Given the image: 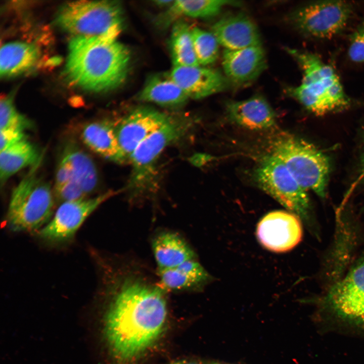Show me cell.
<instances>
[{
	"label": "cell",
	"mask_w": 364,
	"mask_h": 364,
	"mask_svg": "<svg viewBox=\"0 0 364 364\" xmlns=\"http://www.w3.org/2000/svg\"><path fill=\"white\" fill-rule=\"evenodd\" d=\"M111 295L105 317L106 337L114 355L128 360L149 347L162 332L166 291L141 267L125 263L109 285Z\"/></svg>",
	"instance_id": "1"
},
{
	"label": "cell",
	"mask_w": 364,
	"mask_h": 364,
	"mask_svg": "<svg viewBox=\"0 0 364 364\" xmlns=\"http://www.w3.org/2000/svg\"><path fill=\"white\" fill-rule=\"evenodd\" d=\"M130 62L128 49L116 39L73 37L69 43L65 74L78 87L105 92L125 82Z\"/></svg>",
	"instance_id": "2"
},
{
	"label": "cell",
	"mask_w": 364,
	"mask_h": 364,
	"mask_svg": "<svg viewBox=\"0 0 364 364\" xmlns=\"http://www.w3.org/2000/svg\"><path fill=\"white\" fill-rule=\"evenodd\" d=\"M302 73L301 83L289 88V93L316 115L347 108L351 103L335 68L317 55L288 49Z\"/></svg>",
	"instance_id": "3"
},
{
	"label": "cell",
	"mask_w": 364,
	"mask_h": 364,
	"mask_svg": "<svg viewBox=\"0 0 364 364\" xmlns=\"http://www.w3.org/2000/svg\"><path fill=\"white\" fill-rule=\"evenodd\" d=\"M268 148L271 155L283 162L303 189L325 196L330 163L324 153L312 144L285 132L273 135Z\"/></svg>",
	"instance_id": "4"
},
{
	"label": "cell",
	"mask_w": 364,
	"mask_h": 364,
	"mask_svg": "<svg viewBox=\"0 0 364 364\" xmlns=\"http://www.w3.org/2000/svg\"><path fill=\"white\" fill-rule=\"evenodd\" d=\"M39 163L33 166L12 191L7 217L12 231L38 232L52 217L53 192L50 184L36 172Z\"/></svg>",
	"instance_id": "5"
},
{
	"label": "cell",
	"mask_w": 364,
	"mask_h": 364,
	"mask_svg": "<svg viewBox=\"0 0 364 364\" xmlns=\"http://www.w3.org/2000/svg\"><path fill=\"white\" fill-rule=\"evenodd\" d=\"M58 25L74 37L116 39L124 21L117 1L72 2L64 5L57 16Z\"/></svg>",
	"instance_id": "6"
},
{
	"label": "cell",
	"mask_w": 364,
	"mask_h": 364,
	"mask_svg": "<svg viewBox=\"0 0 364 364\" xmlns=\"http://www.w3.org/2000/svg\"><path fill=\"white\" fill-rule=\"evenodd\" d=\"M192 125L190 119L169 116L159 128L147 138L132 154V172L128 186L132 194L141 193L154 179L156 162L166 147L182 138Z\"/></svg>",
	"instance_id": "7"
},
{
	"label": "cell",
	"mask_w": 364,
	"mask_h": 364,
	"mask_svg": "<svg viewBox=\"0 0 364 364\" xmlns=\"http://www.w3.org/2000/svg\"><path fill=\"white\" fill-rule=\"evenodd\" d=\"M353 11V5L347 1H318L297 8L289 20L294 28L306 36L328 39L343 31Z\"/></svg>",
	"instance_id": "8"
},
{
	"label": "cell",
	"mask_w": 364,
	"mask_h": 364,
	"mask_svg": "<svg viewBox=\"0 0 364 364\" xmlns=\"http://www.w3.org/2000/svg\"><path fill=\"white\" fill-rule=\"evenodd\" d=\"M259 186L293 213L306 218L309 208L307 192L279 158L270 155L255 173Z\"/></svg>",
	"instance_id": "9"
},
{
	"label": "cell",
	"mask_w": 364,
	"mask_h": 364,
	"mask_svg": "<svg viewBox=\"0 0 364 364\" xmlns=\"http://www.w3.org/2000/svg\"><path fill=\"white\" fill-rule=\"evenodd\" d=\"M114 194L109 191L92 198L63 202L49 221L38 231V236L52 243L70 239L86 218Z\"/></svg>",
	"instance_id": "10"
},
{
	"label": "cell",
	"mask_w": 364,
	"mask_h": 364,
	"mask_svg": "<svg viewBox=\"0 0 364 364\" xmlns=\"http://www.w3.org/2000/svg\"><path fill=\"white\" fill-rule=\"evenodd\" d=\"M169 117L150 107H140L113 122L119 146L127 162L138 147Z\"/></svg>",
	"instance_id": "11"
},
{
	"label": "cell",
	"mask_w": 364,
	"mask_h": 364,
	"mask_svg": "<svg viewBox=\"0 0 364 364\" xmlns=\"http://www.w3.org/2000/svg\"><path fill=\"white\" fill-rule=\"evenodd\" d=\"M256 235L261 244L277 253L292 250L301 241L302 228L298 216L291 212L271 211L259 221Z\"/></svg>",
	"instance_id": "12"
},
{
	"label": "cell",
	"mask_w": 364,
	"mask_h": 364,
	"mask_svg": "<svg viewBox=\"0 0 364 364\" xmlns=\"http://www.w3.org/2000/svg\"><path fill=\"white\" fill-rule=\"evenodd\" d=\"M328 299L340 317L364 326V261L332 288Z\"/></svg>",
	"instance_id": "13"
},
{
	"label": "cell",
	"mask_w": 364,
	"mask_h": 364,
	"mask_svg": "<svg viewBox=\"0 0 364 364\" xmlns=\"http://www.w3.org/2000/svg\"><path fill=\"white\" fill-rule=\"evenodd\" d=\"M171 78L189 98L199 99L225 90L229 80L216 70L198 66H173Z\"/></svg>",
	"instance_id": "14"
},
{
	"label": "cell",
	"mask_w": 364,
	"mask_h": 364,
	"mask_svg": "<svg viewBox=\"0 0 364 364\" xmlns=\"http://www.w3.org/2000/svg\"><path fill=\"white\" fill-rule=\"evenodd\" d=\"M222 65L229 81L247 83L256 79L266 68L265 53L261 46L236 50L225 49Z\"/></svg>",
	"instance_id": "15"
},
{
	"label": "cell",
	"mask_w": 364,
	"mask_h": 364,
	"mask_svg": "<svg viewBox=\"0 0 364 364\" xmlns=\"http://www.w3.org/2000/svg\"><path fill=\"white\" fill-rule=\"evenodd\" d=\"M212 32L225 49L236 50L261 46L259 30L254 22L243 14L223 17L212 27Z\"/></svg>",
	"instance_id": "16"
},
{
	"label": "cell",
	"mask_w": 364,
	"mask_h": 364,
	"mask_svg": "<svg viewBox=\"0 0 364 364\" xmlns=\"http://www.w3.org/2000/svg\"><path fill=\"white\" fill-rule=\"evenodd\" d=\"M226 111L232 121L250 129H266L275 124L274 110L260 96L243 101H230L226 105Z\"/></svg>",
	"instance_id": "17"
},
{
	"label": "cell",
	"mask_w": 364,
	"mask_h": 364,
	"mask_svg": "<svg viewBox=\"0 0 364 364\" xmlns=\"http://www.w3.org/2000/svg\"><path fill=\"white\" fill-rule=\"evenodd\" d=\"M80 138L88 149L100 156L119 164L127 162L118 143L113 121L103 120L85 123L81 129Z\"/></svg>",
	"instance_id": "18"
},
{
	"label": "cell",
	"mask_w": 364,
	"mask_h": 364,
	"mask_svg": "<svg viewBox=\"0 0 364 364\" xmlns=\"http://www.w3.org/2000/svg\"><path fill=\"white\" fill-rule=\"evenodd\" d=\"M157 275L159 284L166 292L199 290L212 280L196 258L173 268L157 269Z\"/></svg>",
	"instance_id": "19"
},
{
	"label": "cell",
	"mask_w": 364,
	"mask_h": 364,
	"mask_svg": "<svg viewBox=\"0 0 364 364\" xmlns=\"http://www.w3.org/2000/svg\"><path fill=\"white\" fill-rule=\"evenodd\" d=\"M151 246L157 269L173 268L196 258L190 245L174 232H160L154 237Z\"/></svg>",
	"instance_id": "20"
},
{
	"label": "cell",
	"mask_w": 364,
	"mask_h": 364,
	"mask_svg": "<svg viewBox=\"0 0 364 364\" xmlns=\"http://www.w3.org/2000/svg\"><path fill=\"white\" fill-rule=\"evenodd\" d=\"M138 98L142 101L167 108L181 106L189 99L169 73L156 74L149 77Z\"/></svg>",
	"instance_id": "21"
},
{
	"label": "cell",
	"mask_w": 364,
	"mask_h": 364,
	"mask_svg": "<svg viewBox=\"0 0 364 364\" xmlns=\"http://www.w3.org/2000/svg\"><path fill=\"white\" fill-rule=\"evenodd\" d=\"M39 57L38 49L23 41L4 44L0 51V74L2 77L20 74L33 67Z\"/></svg>",
	"instance_id": "22"
},
{
	"label": "cell",
	"mask_w": 364,
	"mask_h": 364,
	"mask_svg": "<svg viewBox=\"0 0 364 364\" xmlns=\"http://www.w3.org/2000/svg\"><path fill=\"white\" fill-rule=\"evenodd\" d=\"M61 158L68 163L74 180L86 196L96 190L98 184L97 169L88 154L75 143L69 142L64 145Z\"/></svg>",
	"instance_id": "23"
},
{
	"label": "cell",
	"mask_w": 364,
	"mask_h": 364,
	"mask_svg": "<svg viewBox=\"0 0 364 364\" xmlns=\"http://www.w3.org/2000/svg\"><path fill=\"white\" fill-rule=\"evenodd\" d=\"M40 153L28 139L22 141L0 153V179L2 184L19 170L41 162Z\"/></svg>",
	"instance_id": "24"
},
{
	"label": "cell",
	"mask_w": 364,
	"mask_h": 364,
	"mask_svg": "<svg viewBox=\"0 0 364 364\" xmlns=\"http://www.w3.org/2000/svg\"><path fill=\"white\" fill-rule=\"evenodd\" d=\"M170 48L173 66H200L194 51L191 29L185 22L178 21L173 24Z\"/></svg>",
	"instance_id": "25"
},
{
	"label": "cell",
	"mask_w": 364,
	"mask_h": 364,
	"mask_svg": "<svg viewBox=\"0 0 364 364\" xmlns=\"http://www.w3.org/2000/svg\"><path fill=\"white\" fill-rule=\"evenodd\" d=\"M239 2L218 0H177L170 6L168 13L192 18H203L218 15L228 5L238 6Z\"/></svg>",
	"instance_id": "26"
},
{
	"label": "cell",
	"mask_w": 364,
	"mask_h": 364,
	"mask_svg": "<svg viewBox=\"0 0 364 364\" xmlns=\"http://www.w3.org/2000/svg\"><path fill=\"white\" fill-rule=\"evenodd\" d=\"M191 34L199 65H207L215 62L218 56L219 44L212 32L195 27L191 29Z\"/></svg>",
	"instance_id": "27"
},
{
	"label": "cell",
	"mask_w": 364,
	"mask_h": 364,
	"mask_svg": "<svg viewBox=\"0 0 364 364\" xmlns=\"http://www.w3.org/2000/svg\"><path fill=\"white\" fill-rule=\"evenodd\" d=\"M32 124L26 117L16 109L12 97L1 98L0 103V129L17 128L25 130Z\"/></svg>",
	"instance_id": "28"
},
{
	"label": "cell",
	"mask_w": 364,
	"mask_h": 364,
	"mask_svg": "<svg viewBox=\"0 0 364 364\" xmlns=\"http://www.w3.org/2000/svg\"><path fill=\"white\" fill-rule=\"evenodd\" d=\"M348 56L353 62H364V20L357 26L349 37Z\"/></svg>",
	"instance_id": "29"
},
{
	"label": "cell",
	"mask_w": 364,
	"mask_h": 364,
	"mask_svg": "<svg viewBox=\"0 0 364 364\" xmlns=\"http://www.w3.org/2000/svg\"><path fill=\"white\" fill-rule=\"evenodd\" d=\"M54 193L62 202L79 199L86 196L80 186L74 180L55 187Z\"/></svg>",
	"instance_id": "30"
},
{
	"label": "cell",
	"mask_w": 364,
	"mask_h": 364,
	"mask_svg": "<svg viewBox=\"0 0 364 364\" xmlns=\"http://www.w3.org/2000/svg\"><path fill=\"white\" fill-rule=\"evenodd\" d=\"M27 139L25 131L17 128L0 129L1 151L22 141Z\"/></svg>",
	"instance_id": "31"
},
{
	"label": "cell",
	"mask_w": 364,
	"mask_h": 364,
	"mask_svg": "<svg viewBox=\"0 0 364 364\" xmlns=\"http://www.w3.org/2000/svg\"><path fill=\"white\" fill-rule=\"evenodd\" d=\"M72 180L75 181L70 166L65 160L60 158L55 175V187L63 185Z\"/></svg>",
	"instance_id": "32"
},
{
	"label": "cell",
	"mask_w": 364,
	"mask_h": 364,
	"mask_svg": "<svg viewBox=\"0 0 364 364\" xmlns=\"http://www.w3.org/2000/svg\"><path fill=\"white\" fill-rule=\"evenodd\" d=\"M174 1H154L153 3L158 6L165 7L170 6Z\"/></svg>",
	"instance_id": "33"
},
{
	"label": "cell",
	"mask_w": 364,
	"mask_h": 364,
	"mask_svg": "<svg viewBox=\"0 0 364 364\" xmlns=\"http://www.w3.org/2000/svg\"><path fill=\"white\" fill-rule=\"evenodd\" d=\"M170 364H198L195 362H189L186 361H175L173 362Z\"/></svg>",
	"instance_id": "34"
},
{
	"label": "cell",
	"mask_w": 364,
	"mask_h": 364,
	"mask_svg": "<svg viewBox=\"0 0 364 364\" xmlns=\"http://www.w3.org/2000/svg\"><path fill=\"white\" fill-rule=\"evenodd\" d=\"M211 364H222V363H211Z\"/></svg>",
	"instance_id": "35"
}]
</instances>
